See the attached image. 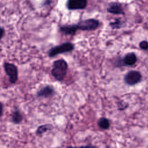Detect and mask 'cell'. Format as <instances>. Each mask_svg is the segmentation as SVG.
Wrapping results in <instances>:
<instances>
[{
    "mask_svg": "<svg viewBox=\"0 0 148 148\" xmlns=\"http://www.w3.org/2000/svg\"><path fill=\"white\" fill-rule=\"evenodd\" d=\"M53 68L51 71L52 76L58 81H62L67 73L68 64L63 59L57 60L54 61Z\"/></svg>",
    "mask_w": 148,
    "mask_h": 148,
    "instance_id": "6da1fadb",
    "label": "cell"
},
{
    "mask_svg": "<svg viewBox=\"0 0 148 148\" xmlns=\"http://www.w3.org/2000/svg\"><path fill=\"white\" fill-rule=\"evenodd\" d=\"M74 49V45L71 42L64 43L61 45L55 46L49 51L48 54L50 57H53L58 54L71 51Z\"/></svg>",
    "mask_w": 148,
    "mask_h": 148,
    "instance_id": "7a4b0ae2",
    "label": "cell"
},
{
    "mask_svg": "<svg viewBox=\"0 0 148 148\" xmlns=\"http://www.w3.org/2000/svg\"><path fill=\"white\" fill-rule=\"evenodd\" d=\"M3 68L6 74L9 77V82L14 84L18 80V69L13 64L5 62L3 64Z\"/></svg>",
    "mask_w": 148,
    "mask_h": 148,
    "instance_id": "3957f363",
    "label": "cell"
},
{
    "mask_svg": "<svg viewBox=\"0 0 148 148\" xmlns=\"http://www.w3.org/2000/svg\"><path fill=\"white\" fill-rule=\"evenodd\" d=\"M142 76L139 72L136 71H131L124 76V80L127 84L133 86L139 82Z\"/></svg>",
    "mask_w": 148,
    "mask_h": 148,
    "instance_id": "277c9868",
    "label": "cell"
},
{
    "mask_svg": "<svg viewBox=\"0 0 148 148\" xmlns=\"http://www.w3.org/2000/svg\"><path fill=\"white\" fill-rule=\"evenodd\" d=\"M99 25V21L93 18L85 20L80 22L77 24L79 29H82L84 31L94 30L98 27Z\"/></svg>",
    "mask_w": 148,
    "mask_h": 148,
    "instance_id": "5b68a950",
    "label": "cell"
},
{
    "mask_svg": "<svg viewBox=\"0 0 148 148\" xmlns=\"http://www.w3.org/2000/svg\"><path fill=\"white\" fill-rule=\"evenodd\" d=\"M55 94V90L51 85H46L36 93V96L40 98H50Z\"/></svg>",
    "mask_w": 148,
    "mask_h": 148,
    "instance_id": "8992f818",
    "label": "cell"
},
{
    "mask_svg": "<svg viewBox=\"0 0 148 148\" xmlns=\"http://www.w3.org/2000/svg\"><path fill=\"white\" fill-rule=\"evenodd\" d=\"M87 3V0H68L67 7L70 10L84 9Z\"/></svg>",
    "mask_w": 148,
    "mask_h": 148,
    "instance_id": "52a82bcc",
    "label": "cell"
},
{
    "mask_svg": "<svg viewBox=\"0 0 148 148\" xmlns=\"http://www.w3.org/2000/svg\"><path fill=\"white\" fill-rule=\"evenodd\" d=\"M107 11L113 14H124L121 5L117 2H112L110 3L107 8Z\"/></svg>",
    "mask_w": 148,
    "mask_h": 148,
    "instance_id": "ba28073f",
    "label": "cell"
},
{
    "mask_svg": "<svg viewBox=\"0 0 148 148\" xmlns=\"http://www.w3.org/2000/svg\"><path fill=\"white\" fill-rule=\"evenodd\" d=\"M136 57L134 53H130L126 54L123 59V64L125 65H133L136 62Z\"/></svg>",
    "mask_w": 148,
    "mask_h": 148,
    "instance_id": "9c48e42d",
    "label": "cell"
},
{
    "mask_svg": "<svg viewBox=\"0 0 148 148\" xmlns=\"http://www.w3.org/2000/svg\"><path fill=\"white\" fill-rule=\"evenodd\" d=\"M79 29L78 25H63L60 27V30L65 34L66 35H73L76 31Z\"/></svg>",
    "mask_w": 148,
    "mask_h": 148,
    "instance_id": "30bf717a",
    "label": "cell"
},
{
    "mask_svg": "<svg viewBox=\"0 0 148 148\" xmlns=\"http://www.w3.org/2000/svg\"><path fill=\"white\" fill-rule=\"evenodd\" d=\"M23 119V115L21 113L18 109H15L14 112L12 113L11 117V121L13 123L18 124H20Z\"/></svg>",
    "mask_w": 148,
    "mask_h": 148,
    "instance_id": "8fae6325",
    "label": "cell"
},
{
    "mask_svg": "<svg viewBox=\"0 0 148 148\" xmlns=\"http://www.w3.org/2000/svg\"><path fill=\"white\" fill-rule=\"evenodd\" d=\"M110 121L106 117H101L98 121V125L102 130H108L110 127Z\"/></svg>",
    "mask_w": 148,
    "mask_h": 148,
    "instance_id": "7c38bea8",
    "label": "cell"
},
{
    "mask_svg": "<svg viewBox=\"0 0 148 148\" xmlns=\"http://www.w3.org/2000/svg\"><path fill=\"white\" fill-rule=\"evenodd\" d=\"M53 126L50 124H44L40 125L38 127L36 130V134L38 135H41L46 131L50 130L52 128Z\"/></svg>",
    "mask_w": 148,
    "mask_h": 148,
    "instance_id": "4fadbf2b",
    "label": "cell"
},
{
    "mask_svg": "<svg viewBox=\"0 0 148 148\" xmlns=\"http://www.w3.org/2000/svg\"><path fill=\"white\" fill-rule=\"evenodd\" d=\"M121 21L119 19H117L116 20H115V21L110 23V25L113 28H119L121 27Z\"/></svg>",
    "mask_w": 148,
    "mask_h": 148,
    "instance_id": "5bb4252c",
    "label": "cell"
},
{
    "mask_svg": "<svg viewBox=\"0 0 148 148\" xmlns=\"http://www.w3.org/2000/svg\"><path fill=\"white\" fill-rule=\"evenodd\" d=\"M140 47L143 50H147L148 49V42L147 41H142L139 44Z\"/></svg>",
    "mask_w": 148,
    "mask_h": 148,
    "instance_id": "9a60e30c",
    "label": "cell"
},
{
    "mask_svg": "<svg viewBox=\"0 0 148 148\" xmlns=\"http://www.w3.org/2000/svg\"><path fill=\"white\" fill-rule=\"evenodd\" d=\"M66 148H97V147L93 145H85V146H82L80 147H73L71 146H67Z\"/></svg>",
    "mask_w": 148,
    "mask_h": 148,
    "instance_id": "2e32d148",
    "label": "cell"
},
{
    "mask_svg": "<svg viewBox=\"0 0 148 148\" xmlns=\"http://www.w3.org/2000/svg\"><path fill=\"white\" fill-rule=\"evenodd\" d=\"M4 33V30L3 29V28H1V38H2L3 37V35Z\"/></svg>",
    "mask_w": 148,
    "mask_h": 148,
    "instance_id": "e0dca14e",
    "label": "cell"
},
{
    "mask_svg": "<svg viewBox=\"0 0 148 148\" xmlns=\"http://www.w3.org/2000/svg\"><path fill=\"white\" fill-rule=\"evenodd\" d=\"M2 113H3V105H2V103H1V116L2 115Z\"/></svg>",
    "mask_w": 148,
    "mask_h": 148,
    "instance_id": "ac0fdd59",
    "label": "cell"
}]
</instances>
